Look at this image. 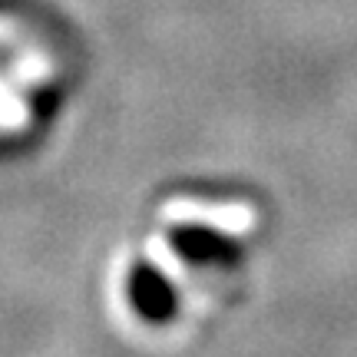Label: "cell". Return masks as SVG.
<instances>
[{"mask_svg": "<svg viewBox=\"0 0 357 357\" xmlns=\"http://www.w3.org/2000/svg\"><path fill=\"white\" fill-rule=\"evenodd\" d=\"M162 215L176 218V222H205V225H215L231 235H242L255 225V215L248 205H208L195 202V199H172L162 208Z\"/></svg>", "mask_w": 357, "mask_h": 357, "instance_id": "6da1fadb", "label": "cell"}, {"mask_svg": "<svg viewBox=\"0 0 357 357\" xmlns=\"http://www.w3.org/2000/svg\"><path fill=\"white\" fill-rule=\"evenodd\" d=\"M0 123H3V126H10V129H17V126H24V123H26L24 106L13 100L3 86H0Z\"/></svg>", "mask_w": 357, "mask_h": 357, "instance_id": "7a4b0ae2", "label": "cell"}]
</instances>
